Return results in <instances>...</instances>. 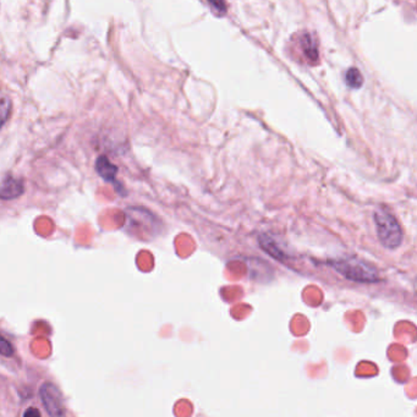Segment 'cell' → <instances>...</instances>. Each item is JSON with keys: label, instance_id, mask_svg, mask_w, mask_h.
Here are the masks:
<instances>
[{"label": "cell", "instance_id": "5", "mask_svg": "<svg viewBox=\"0 0 417 417\" xmlns=\"http://www.w3.org/2000/svg\"><path fill=\"white\" fill-rule=\"evenodd\" d=\"M96 171L99 177H102L106 182H115V177L118 173V168L108 159L107 157H99L97 159Z\"/></svg>", "mask_w": 417, "mask_h": 417}, {"label": "cell", "instance_id": "1", "mask_svg": "<svg viewBox=\"0 0 417 417\" xmlns=\"http://www.w3.org/2000/svg\"><path fill=\"white\" fill-rule=\"evenodd\" d=\"M332 267L340 273L344 278L358 283H377L380 274L377 268L356 257L340 258L332 262Z\"/></svg>", "mask_w": 417, "mask_h": 417}, {"label": "cell", "instance_id": "8", "mask_svg": "<svg viewBox=\"0 0 417 417\" xmlns=\"http://www.w3.org/2000/svg\"><path fill=\"white\" fill-rule=\"evenodd\" d=\"M14 353V348L6 338L0 336V355L3 356H11Z\"/></svg>", "mask_w": 417, "mask_h": 417}, {"label": "cell", "instance_id": "4", "mask_svg": "<svg viewBox=\"0 0 417 417\" xmlns=\"http://www.w3.org/2000/svg\"><path fill=\"white\" fill-rule=\"evenodd\" d=\"M23 193V184L15 177H8L0 182V198L1 200H14Z\"/></svg>", "mask_w": 417, "mask_h": 417}, {"label": "cell", "instance_id": "6", "mask_svg": "<svg viewBox=\"0 0 417 417\" xmlns=\"http://www.w3.org/2000/svg\"><path fill=\"white\" fill-rule=\"evenodd\" d=\"M347 84L351 88H360L364 84V76L360 72V70L356 68H351L347 72Z\"/></svg>", "mask_w": 417, "mask_h": 417}, {"label": "cell", "instance_id": "3", "mask_svg": "<svg viewBox=\"0 0 417 417\" xmlns=\"http://www.w3.org/2000/svg\"><path fill=\"white\" fill-rule=\"evenodd\" d=\"M41 399L50 416L64 415V403L59 389L53 383H44L41 387Z\"/></svg>", "mask_w": 417, "mask_h": 417}, {"label": "cell", "instance_id": "7", "mask_svg": "<svg viewBox=\"0 0 417 417\" xmlns=\"http://www.w3.org/2000/svg\"><path fill=\"white\" fill-rule=\"evenodd\" d=\"M11 112V103L6 99V98H1L0 99V128L4 126V124L8 122V119L10 117Z\"/></svg>", "mask_w": 417, "mask_h": 417}, {"label": "cell", "instance_id": "9", "mask_svg": "<svg viewBox=\"0 0 417 417\" xmlns=\"http://www.w3.org/2000/svg\"><path fill=\"white\" fill-rule=\"evenodd\" d=\"M209 6L213 8L215 12H220V15L224 14L226 10V6L224 4V0H208Z\"/></svg>", "mask_w": 417, "mask_h": 417}, {"label": "cell", "instance_id": "2", "mask_svg": "<svg viewBox=\"0 0 417 417\" xmlns=\"http://www.w3.org/2000/svg\"><path fill=\"white\" fill-rule=\"evenodd\" d=\"M374 220L380 244L389 250H396L400 246L404 233L396 217L387 209H377Z\"/></svg>", "mask_w": 417, "mask_h": 417}]
</instances>
